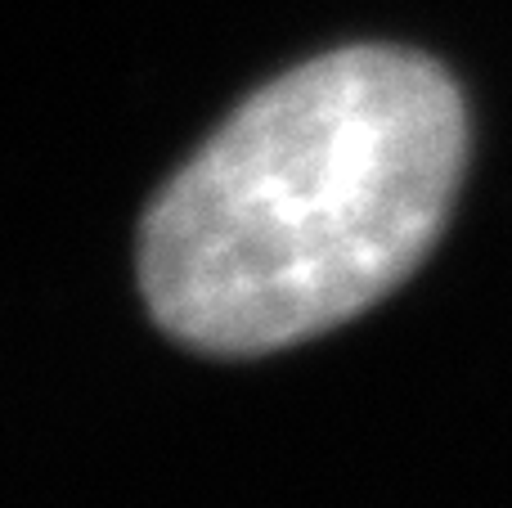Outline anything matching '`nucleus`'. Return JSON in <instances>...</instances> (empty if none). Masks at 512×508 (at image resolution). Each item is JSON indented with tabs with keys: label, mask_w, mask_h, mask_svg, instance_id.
<instances>
[{
	"label": "nucleus",
	"mask_w": 512,
	"mask_h": 508,
	"mask_svg": "<svg viewBox=\"0 0 512 508\" xmlns=\"http://www.w3.org/2000/svg\"><path fill=\"white\" fill-rule=\"evenodd\" d=\"M468 113L436 59L342 45L248 95L162 185L140 288L167 338L265 356L369 311L454 207Z\"/></svg>",
	"instance_id": "1"
}]
</instances>
